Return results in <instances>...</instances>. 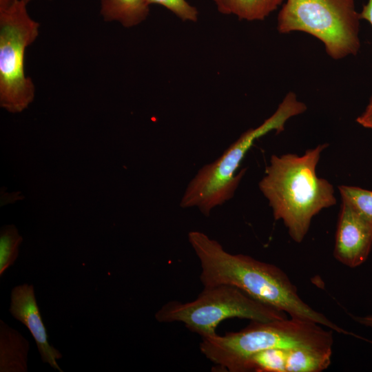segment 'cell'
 I'll list each match as a JSON object with an SVG mask.
<instances>
[{
  "instance_id": "obj_1",
  "label": "cell",
  "mask_w": 372,
  "mask_h": 372,
  "mask_svg": "<svg viewBox=\"0 0 372 372\" xmlns=\"http://www.w3.org/2000/svg\"><path fill=\"white\" fill-rule=\"evenodd\" d=\"M188 240L200 261V279L204 287L232 285L291 318L312 321L338 333L359 337L304 302L287 274L276 265L247 255L230 254L202 231H189Z\"/></svg>"
},
{
  "instance_id": "obj_2",
  "label": "cell",
  "mask_w": 372,
  "mask_h": 372,
  "mask_svg": "<svg viewBox=\"0 0 372 372\" xmlns=\"http://www.w3.org/2000/svg\"><path fill=\"white\" fill-rule=\"evenodd\" d=\"M328 143L307 149L302 156L273 154L258 187L276 220H282L290 237L301 242L312 218L336 204L333 185L318 177L316 167Z\"/></svg>"
},
{
  "instance_id": "obj_3",
  "label": "cell",
  "mask_w": 372,
  "mask_h": 372,
  "mask_svg": "<svg viewBox=\"0 0 372 372\" xmlns=\"http://www.w3.org/2000/svg\"><path fill=\"white\" fill-rule=\"evenodd\" d=\"M316 322L291 318L269 322L251 321L245 329L202 338L201 353L219 369L246 372L248 360L261 351L300 347H332V330Z\"/></svg>"
},
{
  "instance_id": "obj_4",
  "label": "cell",
  "mask_w": 372,
  "mask_h": 372,
  "mask_svg": "<svg viewBox=\"0 0 372 372\" xmlns=\"http://www.w3.org/2000/svg\"><path fill=\"white\" fill-rule=\"evenodd\" d=\"M306 110V105L298 100L295 93H287L269 118L258 127L245 132L220 156L198 170L187 185L180 206L196 207L208 216L214 208L232 198L247 169L236 172L255 141L274 130L280 133L291 117Z\"/></svg>"
},
{
  "instance_id": "obj_5",
  "label": "cell",
  "mask_w": 372,
  "mask_h": 372,
  "mask_svg": "<svg viewBox=\"0 0 372 372\" xmlns=\"http://www.w3.org/2000/svg\"><path fill=\"white\" fill-rule=\"evenodd\" d=\"M360 12L354 0H287L278 15L281 34L302 32L320 40L334 60L360 48Z\"/></svg>"
},
{
  "instance_id": "obj_6",
  "label": "cell",
  "mask_w": 372,
  "mask_h": 372,
  "mask_svg": "<svg viewBox=\"0 0 372 372\" xmlns=\"http://www.w3.org/2000/svg\"><path fill=\"white\" fill-rule=\"evenodd\" d=\"M160 322H180L201 338L217 334L216 329L231 318L251 321L269 322L287 318L286 313L265 304L229 285L204 287L193 301H171L155 314Z\"/></svg>"
},
{
  "instance_id": "obj_7",
  "label": "cell",
  "mask_w": 372,
  "mask_h": 372,
  "mask_svg": "<svg viewBox=\"0 0 372 372\" xmlns=\"http://www.w3.org/2000/svg\"><path fill=\"white\" fill-rule=\"evenodd\" d=\"M39 28L23 0H0V105L11 113L22 112L34 98V85L25 72V54Z\"/></svg>"
},
{
  "instance_id": "obj_8",
  "label": "cell",
  "mask_w": 372,
  "mask_h": 372,
  "mask_svg": "<svg viewBox=\"0 0 372 372\" xmlns=\"http://www.w3.org/2000/svg\"><path fill=\"white\" fill-rule=\"evenodd\" d=\"M372 249V220L342 200L335 236L334 257L353 268L368 258Z\"/></svg>"
},
{
  "instance_id": "obj_9",
  "label": "cell",
  "mask_w": 372,
  "mask_h": 372,
  "mask_svg": "<svg viewBox=\"0 0 372 372\" xmlns=\"http://www.w3.org/2000/svg\"><path fill=\"white\" fill-rule=\"evenodd\" d=\"M10 299V314L28 329L37 343L42 361L63 372L57 363L62 355L48 342L47 329L39 311L33 285L24 283L14 287L11 291Z\"/></svg>"
},
{
  "instance_id": "obj_10",
  "label": "cell",
  "mask_w": 372,
  "mask_h": 372,
  "mask_svg": "<svg viewBox=\"0 0 372 372\" xmlns=\"http://www.w3.org/2000/svg\"><path fill=\"white\" fill-rule=\"evenodd\" d=\"M30 344L19 331L0 320V371L26 372Z\"/></svg>"
},
{
  "instance_id": "obj_11",
  "label": "cell",
  "mask_w": 372,
  "mask_h": 372,
  "mask_svg": "<svg viewBox=\"0 0 372 372\" xmlns=\"http://www.w3.org/2000/svg\"><path fill=\"white\" fill-rule=\"evenodd\" d=\"M149 6L147 0H101L100 12L105 21L130 28L146 19Z\"/></svg>"
},
{
  "instance_id": "obj_12",
  "label": "cell",
  "mask_w": 372,
  "mask_h": 372,
  "mask_svg": "<svg viewBox=\"0 0 372 372\" xmlns=\"http://www.w3.org/2000/svg\"><path fill=\"white\" fill-rule=\"evenodd\" d=\"M332 347H300L288 349L286 372H320L331 362Z\"/></svg>"
},
{
  "instance_id": "obj_13",
  "label": "cell",
  "mask_w": 372,
  "mask_h": 372,
  "mask_svg": "<svg viewBox=\"0 0 372 372\" xmlns=\"http://www.w3.org/2000/svg\"><path fill=\"white\" fill-rule=\"evenodd\" d=\"M218 10L224 14H234L239 19L264 20L278 8L283 0H214Z\"/></svg>"
},
{
  "instance_id": "obj_14",
  "label": "cell",
  "mask_w": 372,
  "mask_h": 372,
  "mask_svg": "<svg viewBox=\"0 0 372 372\" xmlns=\"http://www.w3.org/2000/svg\"><path fill=\"white\" fill-rule=\"evenodd\" d=\"M288 349H269L254 354L247 363L246 372H286Z\"/></svg>"
},
{
  "instance_id": "obj_15",
  "label": "cell",
  "mask_w": 372,
  "mask_h": 372,
  "mask_svg": "<svg viewBox=\"0 0 372 372\" xmlns=\"http://www.w3.org/2000/svg\"><path fill=\"white\" fill-rule=\"evenodd\" d=\"M23 238L14 225H5L0 231V276L12 266L19 255Z\"/></svg>"
},
{
  "instance_id": "obj_16",
  "label": "cell",
  "mask_w": 372,
  "mask_h": 372,
  "mask_svg": "<svg viewBox=\"0 0 372 372\" xmlns=\"http://www.w3.org/2000/svg\"><path fill=\"white\" fill-rule=\"evenodd\" d=\"M338 190L344 200L372 220V191L355 186L340 185Z\"/></svg>"
},
{
  "instance_id": "obj_17",
  "label": "cell",
  "mask_w": 372,
  "mask_h": 372,
  "mask_svg": "<svg viewBox=\"0 0 372 372\" xmlns=\"http://www.w3.org/2000/svg\"><path fill=\"white\" fill-rule=\"evenodd\" d=\"M149 5L158 4L170 10L183 21H196L198 10L185 0H147Z\"/></svg>"
},
{
  "instance_id": "obj_18",
  "label": "cell",
  "mask_w": 372,
  "mask_h": 372,
  "mask_svg": "<svg viewBox=\"0 0 372 372\" xmlns=\"http://www.w3.org/2000/svg\"><path fill=\"white\" fill-rule=\"evenodd\" d=\"M356 122L362 127L372 130V95L364 112L356 118Z\"/></svg>"
},
{
  "instance_id": "obj_19",
  "label": "cell",
  "mask_w": 372,
  "mask_h": 372,
  "mask_svg": "<svg viewBox=\"0 0 372 372\" xmlns=\"http://www.w3.org/2000/svg\"><path fill=\"white\" fill-rule=\"evenodd\" d=\"M361 19L366 20L372 26V0H368L360 12Z\"/></svg>"
},
{
  "instance_id": "obj_20",
  "label": "cell",
  "mask_w": 372,
  "mask_h": 372,
  "mask_svg": "<svg viewBox=\"0 0 372 372\" xmlns=\"http://www.w3.org/2000/svg\"><path fill=\"white\" fill-rule=\"evenodd\" d=\"M351 318L359 324L372 329V315L365 316H355L351 315Z\"/></svg>"
},
{
  "instance_id": "obj_21",
  "label": "cell",
  "mask_w": 372,
  "mask_h": 372,
  "mask_svg": "<svg viewBox=\"0 0 372 372\" xmlns=\"http://www.w3.org/2000/svg\"><path fill=\"white\" fill-rule=\"evenodd\" d=\"M26 4L30 2L32 0H23Z\"/></svg>"
}]
</instances>
